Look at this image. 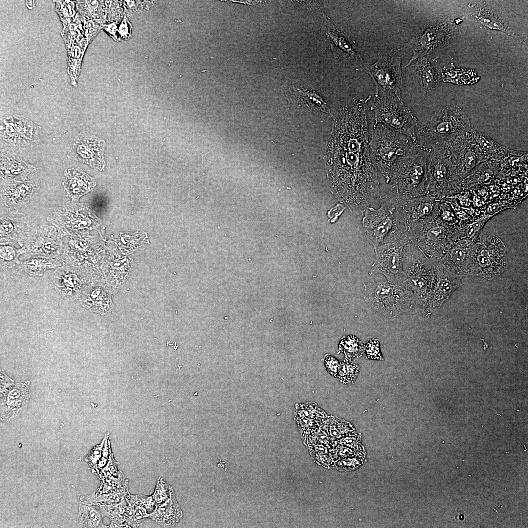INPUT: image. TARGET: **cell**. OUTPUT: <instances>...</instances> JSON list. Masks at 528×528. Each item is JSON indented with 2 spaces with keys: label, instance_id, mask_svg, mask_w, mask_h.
Wrapping results in <instances>:
<instances>
[{
  "label": "cell",
  "instance_id": "6da1fadb",
  "mask_svg": "<svg viewBox=\"0 0 528 528\" xmlns=\"http://www.w3.org/2000/svg\"><path fill=\"white\" fill-rule=\"evenodd\" d=\"M353 99L334 118L326 151V169L333 193L351 211H363L379 197L377 170L371 158L367 104Z\"/></svg>",
  "mask_w": 528,
  "mask_h": 528
},
{
  "label": "cell",
  "instance_id": "7a4b0ae2",
  "mask_svg": "<svg viewBox=\"0 0 528 528\" xmlns=\"http://www.w3.org/2000/svg\"><path fill=\"white\" fill-rule=\"evenodd\" d=\"M431 150L418 144L396 166L389 183L379 191V200L398 201L427 194Z\"/></svg>",
  "mask_w": 528,
  "mask_h": 528
},
{
  "label": "cell",
  "instance_id": "3957f363",
  "mask_svg": "<svg viewBox=\"0 0 528 528\" xmlns=\"http://www.w3.org/2000/svg\"><path fill=\"white\" fill-rule=\"evenodd\" d=\"M417 144L410 137L382 124L374 126L369 150L378 173L379 190L389 183L399 161Z\"/></svg>",
  "mask_w": 528,
  "mask_h": 528
},
{
  "label": "cell",
  "instance_id": "277c9868",
  "mask_svg": "<svg viewBox=\"0 0 528 528\" xmlns=\"http://www.w3.org/2000/svg\"><path fill=\"white\" fill-rule=\"evenodd\" d=\"M434 281L433 264L416 245L409 242L404 248L403 270L398 284L413 295L417 313H428Z\"/></svg>",
  "mask_w": 528,
  "mask_h": 528
},
{
  "label": "cell",
  "instance_id": "5b68a950",
  "mask_svg": "<svg viewBox=\"0 0 528 528\" xmlns=\"http://www.w3.org/2000/svg\"><path fill=\"white\" fill-rule=\"evenodd\" d=\"M471 128L470 120L461 106H447L436 110L429 119L418 126L417 142L427 148L445 147Z\"/></svg>",
  "mask_w": 528,
  "mask_h": 528
},
{
  "label": "cell",
  "instance_id": "8992f818",
  "mask_svg": "<svg viewBox=\"0 0 528 528\" xmlns=\"http://www.w3.org/2000/svg\"><path fill=\"white\" fill-rule=\"evenodd\" d=\"M364 299L369 306L388 318L405 313H417L414 298L398 284L371 278L364 283Z\"/></svg>",
  "mask_w": 528,
  "mask_h": 528
},
{
  "label": "cell",
  "instance_id": "52a82bcc",
  "mask_svg": "<svg viewBox=\"0 0 528 528\" xmlns=\"http://www.w3.org/2000/svg\"><path fill=\"white\" fill-rule=\"evenodd\" d=\"M405 233L409 242L416 245L432 264L439 263L450 243L462 237V228L444 221L439 215L417 229Z\"/></svg>",
  "mask_w": 528,
  "mask_h": 528
},
{
  "label": "cell",
  "instance_id": "ba28073f",
  "mask_svg": "<svg viewBox=\"0 0 528 528\" xmlns=\"http://www.w3.org/2000/svg\"><path fill=\"white\" fill-rule=\"evenodd\" d=\"M506 247L493 234H480L474 241L468 274L490 279L507 268Z\"/></svg>",
  "mask_w": 528,
  "mask_h": 528
},
{
  "label": "cell",
  "instance_id": "9c48e42d",
  "mask_svg": "<svg viewBox=\"0 0 528 528\" xmlns=\"http://www.w3.org/2000/svg\"><path fill=\"white\" fill-rule=\"evenodd\" d=\"M371 109L374 114V125L382 124L417 142V120L404 104L401 95H375Z\"/></svg>",
  "mask_w": 528,
  "mask_h": 528
},
{
  "label": "cell",
  "instance_id": "30bf717a",
  "mask_svg": "<svg viewBox=\"0 0 528 528\" xmlns=\"http://www.w3.org/2000/svg\"><path fill=\"white\" fill-rule=\"evenodd\" d=\"M381 202L378 209L368 206L362 211L360 235L374 250L391 235L399 231L405 232L399 220L396 202L389 199H382Z\"/></svg>",
  "mask_w": 528,
  "mask_h": 528
},
{
  "label": "cell",
  "instance_id": "8fae6325",
  "mask_svg": "<svg viewBox=\"0 0 528 528\" xmlns=\"http://www.w3.org/2000/svg\"><path fill=\"white\" fill-rule=\"evenodd\" d=\"M430 149L427 194L438 200H442L459 193L463 189L462 181L445 148L437 146Z\"/></svg>",
  "mask_w": 528,
  "mask_h": 528
},
{
  "label": "cell",
  "instance_id": "7c38bea8",
  "mask_svg": "<svg viewBox=\"0 0 528 528\" xmlns=\"http://www.w3.org/2000/svg\"><path fill=\"white\" fill-rule=\"evenodd\" d=\"M409 242L402 231L387 237L374 250L375 257L371 274H382L389 282L398 284L403 270L404 248Z\"/></svg>",
  "mask_w": 528,
  "mask_h": 528
},
{
  "label": "cell",
  "instance_id": "4fadbf2b",
  "mask_svg": "<svg viewBox=\"0 0 528 528\" xmlns=\"http://www.w3.org/2000/svg\"><path fill=\"white\" fill-rule=\"evenodd\" d=\"M370 76L375 86V94L400 95L403 86L401 60L395 52L380 57L371 64H365L358 69Z\"/></svg>",
  "mask_w": 528,
  "mask_h": 528
},
{
  "label": "cell",
  "instance_id": "5bb4252c",
  "mask_svg": "<svg viewBox=\"0 0 528 528\" xmlns=\"http://www.w3.org/2000/svg\"><path fill=\"white\" fill-rule=\"evenodd\" d=\"M462 21L445 20L427 23L413 35L407 46L412 51L411 58L405 66H409L414 61L426 57L440 45L447 42Z\"/></svg>",
  "mask_w": 528,
  "mask_h": 528
},
{
  "label": "cell",
  "instance_id": "9a60e30c",
  "mask_svg": "<svg viewBox=\"0 0 528 528\" xmlns=\"http://www.w3.org/2000/svg\"><path fill=\"white\" fill-rule=\"evenodd\" d=\"M439 200L430 195L410 198L396 203L398 217L405 233H409L436 218Z\"/></svg>",
  "mask_w": 528,
  "mask_h": 528
},
{
  "label": "cell",
  "instance_id": "2e32d148",
  "mask_svg": "<svg viewBox=\"0 0 528 528\" xmlns=\"http://www.w3.org/2000/svg\"><path fill=\"white\" fill-rule=\"evenodd\" d=\"M472 129L458 136L444 147L458 176L462 181L478 165L486 161L475 144Z\"/></svg>",
  "mask_w": 528,
  "mask_h": 528
},
{
  "label": "cell",
  "instance_id": "e0dca14e",
  "mask_svg": "<svg viewBox=\"0 0 528 528\" xmlns=\"http://www.w3.org/2000/svg\"><path fill=\"white\" fill-rule=\"evenodd\" d=\"M105 142L93 135H82L73 142L68 156L100 170L104 169Z\"/></svg>",
  "mask_w": 528,
  "mask_h": 528
},
{
  "label": "cell",
  "instance_id": "ac0fdd59",
  "mask_svg": "<svg viewBox=\"0 0 528 528\" xmlns=\"http://www.w3.org/2000/svg\"><path fill=\"white\" fill-rule=\"evenodd\" d=\"M12 380L1 382L0 419L11 421L16 418L25 406L30 397L28 381L10 385Z\"/></svg>",
  "mask_w": 528,
  "mask_h": 528
},
{
  "label": "cell",
  "instance_id": "d6986e66",
  "mask_svg": "<svg viewBox=\"0 0 528 528\" xmlns=\"http://www.w3.org/2000/svg\"><path fill=\"white\" fill-rule=\"evenodd\" d=\"M474 241L466 238L458 239L446 247L438 263L458 275L469 273Z\"/></svg>",
  "mask_w": 528,
  "mask_h": 528
},
{
  "label": "cell",
  "instance_id": "ffe728a7",
  "mask_svg": "<svg viewBox=\"0 0 528 528\" xmlns=\"http://www.w3.org/2000/svg\"><path fill=\"white\" fill-rule=\"evenodd\" d=\"M434 287L428 305V313L438 310L452 292L461 285L460 275L449 271L440 263L433 264Z\"/></svg>",
  "mask_w": 528,
  "mask_h": 528
},
{
  "label": "cell",
  "instance_id": "44dd1931",
  "mask_svg": "<svg viewBox=\"0 0 528 528\" xmlns=\"http://www.w3.org/2000/svg\"><path fill=\"white\" fill-rule=\"evenodd\" d=\"M286 98L291 102L306 110L328 113L327 103L315 90L308 86L298 83L289 82L284 87Z\"/></svg>",
  "mask_w": 528,
  "mask_h": 528
},
{
  "label": "cell",
  "instance_id": "7402d4cb",
  "mask_svg": "<svg viewBox=\"0 0 528 528\" xmlns=\"http://www.w3.org/2000/svg\"><path fill=\"white\" fill-rule=\"evenodd\" d=\"M471 132L475 144L486 161L506 163L511 157L521 155L524 153L502 146L487 135L473 129Z\"/></svg>",
  "mask_w": 528,
  "mask_h": 528
},
{
  "label": "cell",
  "instance_id": "603a6c76",
  "mask_svg": "<svg viewBox=\"0 0 528 528\" xmlns=\"http://www.w3.org/2000/svg\"><path fill=\"white\" fill-rule=\"evenodd\" d=\"M471 15L484 26L518 39L515 31L495 10L483 2L468 5Z\"/></svg>",
  "mask_w": 528,
  "mask_h": 528
},
{
  "label": "cell",
  "instance_id": "cb8c5ba5",
  "mask_svg": "<svg viewBox=\"0 0 528 528\" xmlns=\"http://www.w3.org/2000/svg\"><path fill=\"white\" fill-rule=\"evenodd\" d=\"M82 306L90 311L104 315L111 312L112 303L108 290L101 285L85 288L79 295Z\"/></svg>",
  "mask_w": 528,
  "mask_h": 528
},
{
  "label": "cell",
  "instance_id": "d4e9b609",
  "mask_svg": "<svg viewBox=\"0 0 528 528\" xmlns=\"http://www.w3.org/2000/svg\"><path fill=\"white\" fill-rule=\"evenodd\" d=\"M64 174L66 176L63 183L64 188L74 200H78L96 185L95 180L79 168L68 169L65 170Z\"/></svg>",
  "mask_w": 528,
  "mask_h": 528
},
{
  "label": "cell",
  "instance_id": "484cf974",
  "mask_svg": "<svg viewBox=\"0 0 528 528\" xmlns=\"http://www.w3.org/2000/svg\"><path fill=\"white\" fill-rule=\"evenodd\" d=\"M329 35L333 48L343 59L352 64H364L363 59L356 46L341 31L334 27L328 30Z\"/></svg>",
  "mask_w": 528,
  "mask_h": 528
},
{
  "label": "cell",
  "instance_id": "4316f807",
  "mask_svg": "<svg viewBox=\"0 0 528 528\" xmlns=\"http://www.w3.org/2000/svg\"><path fill=\"white\" fill-rule=\"evenodd\" d=\"M414 67L418 89L423 95L440 85V78L426 57L417 59Z\"/></svg>",
  "mask_w": 528,
  "mask_h": 528
},
{
  "label": "cell",
  "instance_id": "83f0119b",
  "mask_svg": "<svg viewBox=\"0 0 528 528\" xmlns=\"http://www.w3.org/2000/svg\"><path fill=\"white\" fill-rule=\"evenodd\" d=\"M1 172L15 179L24 180L34 167L23 161L14 153L3 152L1 155Z\"/></svg>",
  "mask_w": 528,
  "mask_h": 528
},
{
  "label": "cell",
  "instance_id": "f1b7e54d",
  "mask_svg": "<svg viewBox=\"0 0 528 528\" xmlns=\"http://www.w3.org/2000/svg\"><path fill=\"white\" fill-rule=\"evenodd\" d=\"M181 517V511L173 493L166 501L156 505L149 518L164 526H172Z\"/></svg>",
  "mask_w": 528,
  "mask_h": 528
},
{
  "label": "cell",
  "instance_id": "f546056e",
  "mask_svg": "<svg viewBox=\"0 0 528 528\" xmlns=\"http://www.w3.org/2000/svg\"><path fill=\"white\" fill-rule=\"evenodd\" d=\"M54 279V286L63 297L74 299L84 289L82 280L73 273L58 272Z\"/></svg>",
  "mask_w": 528,
  "mask_h": 528
},
{
  "label": "cell",
  "instance_id": "4dcf8cb0",
  "mask_svg": "<svg viewBox=\"0 0 528 528\" xmlns=\"http://www.w3.org/2000/svg\"><path fill=\"white\" fill-rule=\"evenodd\" d=\"M441 76L443 82L459 85H473L477 83L480 78L475 70L457 68L452 63L442 68Z\"/></svg>",
  "mask_w": 528,
  "mask_h": 528
},
{
  "label": "cell",
  "instance_id": "1f68e13d",
  "mask_svg": "<svg viewBox=\"0 0 528 528\" xmlns=\"http://www.w3.org/2000/svg\"><path fill=\"white\" fill-rule=\"evenodd\" d=\"M92 504L79 501L77 525L79 528H107L100 511Z\"/></svg>",
  "mask_w": 528,
  "mask_h": 528
},
{
  "label": "cell",
  "instance_id": "d6a6232c",
  "mask_svg": "<svg viewBox=\"0 0 528 528\" xmlns=\"http://www.w3.org/2000/svg\"><path fill=\"white\" fill-rule=\"evenodd\" d=\"M130 495L128 484L114 491L103 494H98L96 491L89 495L80 496L79 500L92 504L95 506L101 505H114L117 504Z\"/></svg>",
  "mask_w": 528,
  "mask_h": 528
},
{
  "label": "cell",
  "instance_id": "836d02e7",
  "mask_svg": "<svg viewBox=\"0 0 528 528\" xmlns=\"http://www.w3.org/2000/svg\"><path fill=\"white\" fill-rule=\"evenodd\" d=\"M11 183L7 186L4 194L9 200L15 204L25 201L37 187V184L33 181Z\"/></svg>",
  "mask_w": 528,
  "mask_h": 528
},
{
  "label": "cell",
  "instance_id": "e575fe53",
  "mask_svg": "<svg viewBox=\"0 0 528 528\" xmlns=\"http://www.w3.org/2000/svg\"><path fill=\"white\" fill-rule=\"evenodd\" d=\"M364 345L354 335H348L341 338L338 344L337 352L344 354L349 358H359L364 353Z\"/></svg>",
  "mask_w": 528,
  "mask_h": 528
},
{
  "label": "cell",
  "instance_id": "d590c367",
  "mask_svg": "<svg viewBox=\"0 0 528 528\" xmlns=\"http://www.w3.org/2000/svg\"><path fill=\"white\" fill-rule=\"evenodd\" d=\"M57 261L46 258L29 259L22 263L21 268L31 276H41L46 270L54 268L59 265Z\"/></svg>",
  "mask_w": 528,
  "mask_h": 528
},
{
  "label": "cell",
  "instance_id": "8d00e7d4",
  "mask_svg": "<svg viewBox=\"0 0 528 528\" xmlns=\"http://www.w3.org/2000/svg\"><path fill=\"white\" fill-rule=\"evenodd\" d=\"M360 366L355 360L345 357L340 361L337 378L343 384L353 383L359 373Z\"/></svg>",
  "mask_w": 528,
  "mask_h": 528
},
{
  "label": "cell",
  "instance_id": "74e56055",
  "mask_svg": "<svg viewBox=\"0 0 528 528\" xmlns=\"http://www.w3.org/2000/svg\"><path fill=\"white\" fill-rule=\"evenodd\" d=\"M296 415L308 418L325 417L326 413L316 403L307 402L306 403H297L295 405Z\"/></svg>",
  "mask_w": 528,
  "mask_h": 528
},
{
  "label": "cell",
  "instance_id": "f35d334b",
  "mask_svg": "<svg viewBox=\"0 0 528 528\" xmlns=\"http://www.w3.org/2000/svg\"><path fill=\"white\" fill-rule=\"evenodd\" d=\"M173 494L172 487L161 477H158L155 489L152 497L156 505L167 500Z\"/></svg>",
  "mask_w": 528,
  "mask_h": 528
},
{
  "label": "cell",
  "instance_id": "ab89813d",
  "mask_svg": "<svg viewBox=\"0 0 528 528\" xmlns=\"http://www.w3.org/2000/svg\"><path fill=\"white\" fill-rule=\"evenodd\" d=\"M108 436L106 434L101 443L94 447L84 458L85 462L91 468L92 471L97 468L98 462L102 455L106 439Z\"/></svg>",
  "mask_w": 528,
  "mask_h": 528
},
{
  "label": "cell",
  "instance_id": "60d3db41",
  "mask_svg": "<svg viewBox=\"0 0 528 528\" xmlns=\"http://www.w3.org/2000/svg\"><path fill=\"white\" fill-rule=\"evenodd\" d=\"M364 353L367 359L374 360H383L378 339L372 338L364 345Z\"/></svg>",
  "mask_w": 528,
  "mask_h": 528
},
{
  "label": "cell",
  "instance_id": "b9f144b4",
  "mask_svg": "<svg viewBox=\"0 0 528 528\" xmlns=\"http://www.w3.org/2000/svg\"><path fill=\"white\" fill-rule=\"evenodd\" d=\"M18 252L13 247L1 246L0 258L3 266L11 267L15 263H18Z\"/></svg>",
  "mask_w": 528,
  "mask_h": 528
},
{
  "label": "cell",
  "instance_id": "7bdbcfd3",
  "mask_svg": "<svg viewBox=\"0 0 528 528\" xmlns=\"http://www.w3.org/2000/svg\"><path fill=\"white\" fill-rule=\"evenodd\" d=\"M322 361L328 373L337 378L340 361L335 357L329 354L325 355Z\"/></svg>",
  "mask_w": 528,
  "mask_h": 528
},
{
  "label": "cell",
  "instance_id": "ee69618b",
  "mask_svg": "<svg viewBox=\"0 0 528 528\" xmlns=\"http://www.w3.org/2000/svg\"><path fill=\"white\" fill-rule=\"evenodd\" d=\"M3 222L1 228L6 233L10 232L12 229V226L10 223Z\"/></svg>",
  "mask_w": 528,
  "mask_h": 528
}]
</instances>
